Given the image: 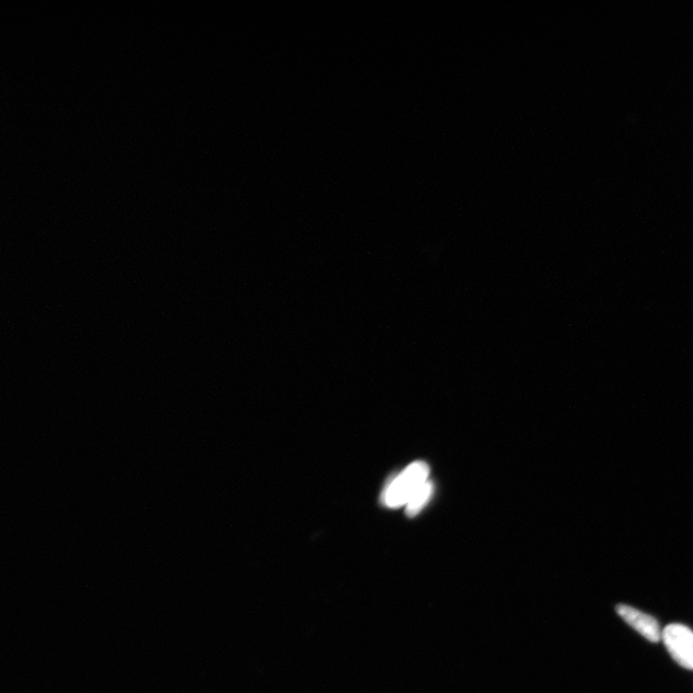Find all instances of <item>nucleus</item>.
<instances>
[{"instance_id": "1", "label": "nucleus", "mask_w": 693, "mask_h": 693, "mask_svg": "<svg viewBox=\"0 0 693 693\" xmlns=\"http://www.w3.org/2000/svg\"><path fill=\"white\" fill-rule=\"evenodd\" d=\"M430 468L423 461L413 462L393 479L383 493V502L388 507L408 505L411 497L429 481Z\"/></svg>"}, {"instance_id": "2", "label": "nucleus", "mask_w": 693, "mask_h": 693, "mask_svg": "<svg viewBox=\"0 0 693 693\" xmlns=\"http://www.w3.org/2000/svg\"><path fill=\"white\" fill-rule=\"evenodd\" d=\"M663 639L676 663L693 669V632L680 624H673L664 630Z\"/></svg>"}, {"instance_id": "3", "label": "nucleus", "mask_w": 693, "mask_h": 693, "mask_svg": "<svg viewBox=\"0 0 693 693\" xmlns=\"http://www.w3.org/2000/svg\"><path fill=\"white\" fill-rule=\"evenodd\" d=\"M617 610L618 615L645 639L652 642L660 641L661 630L655 618L626 605L617 606Z\"/></svg>"}, {"instance_id": "4", "label": "nucleus", "mask_w": 693, "mask_h": 693, "mask_svg": "<svg viewBox=\"0 0 693 693\" xmlns=\"http://www.w3.org/2000/svg\"><path fill=\"white\" fill-rule=\"evenodd\" d=\"M433 494L434 484L432 482L426 481L411 497V499L407 505V514L410 517L418 515L425 506L430 502Z\"/></svg>"}]
</instances>
